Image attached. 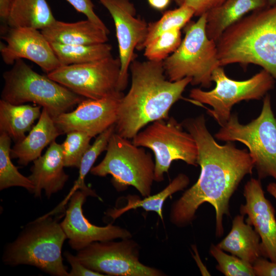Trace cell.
Instances as JSON below:
<instances>
[{"label":"cell","mask_w":276,"mask_h":276,"mask_svg":"<svg viewBox=\"0 0 276 276\" xmlns=\"http://www.w3.org/2000/svg\"><path fill=\"white\" fill-rule=\"evenodd\" d=\"M181 123L196 142L201 171L196 182L173 203L170 221L178 227L188 225L198 208L208 202L215 210V234L221 237L223 218L230 215V199L243 178L252 174L254 162L248 150L237 148L233 142L219 144L209 130L203 114Z\"/></svg>","instance_id":"6da1fadb"},{"label":"cell","mask_w":276,"mask_h":276,"mask_svg":"<svg viewBox=\"0 0 276 276\" xmlns=\"http://www.w3.org/2000/svg\"><path fill=\"white\" fill-rule=\"evenodd\" d=\"M129 70L131 86L119 105L115 132L132 139L149 123L169 118L171 107L181 98L192 79L186 77L170 81L166 76L163 61L142 62L135 59Z\"/></svg>","instance_id":"7a4b0ae2"},{"label":"cell","mask_w":276,"mask_h":276,"mask_svg":"<svg viewBox=\"0 0 276 276\" xmlns=\"http://www.w3.org/2000/svg\"><path fill=\"white\" fill-rule=\"evenodd\" d=\"M220 65L261 66L276 80V3L229 27L216 42Z\"/></svg>","instance_id":"3957f363"},{"label":"cell","mask_w":276,"mask_h":276,"mask_svg":"<svg viewBox=\"0 0 276 276\" xmlns=\"http://www.w3.org/2000/svg\"><path fill=\"white\" fill-rule=\"evenodd\" d=\"M59 217H40L29 223L8 244L2 259L7 265H28L54 276H69L61 254L67 237Z\"/></svg>","instance_id":"277c9868"},{"label":"cell","mask_w":276,"mask_h":276,"mask_svg":"<svg viewBox=\"0 0 276 276\" xmlns=\"http://www.w3.org/2000/svg\"><path fill=\"white\" fill-rule=\"evenodd\" d=\"M1 99L15 105L32 102L45 108L53 119L70 111L86 99L34 71L22 59L3 74Z\"/></svg>","instance_id":"5b68a950"},{"label":"cell","mask_w":276,"mask_h":276,"mask_svg":"<svg viewBox=\"0 0 276 276\" xmlns=\"http://www.w3.org/2000/svg\"><path fill=\"white\" fill-rule=\"evenodd\" d=\"M206 13L185 26V37L177 50L163 61L166 76L171 81L186 77L191 84L209 88L212 75L220 65L216 42L206 33Z\"/></svg>","instance_id":"8992f818"},{"label":"cell","mask_w":276,"mask_h":276,"mask_svg":"<svg viewBox=\"0 0 276 276\" xmlns=\"http://www.w3.org/2000/svg\"><path fill=\"white\" fill-rule=\"evenodd\" d=\"M214 137L221 141L243 144L254 162L258 179L271 177L276 180V117L269 94L264 97L258 117L243 124L237 113H232Z\"/></svg>","instance_id":"52a82bcc"},{"label":"cell","mask_w":276,"mask_h":276,"mask_svg":"<svg viewBox=\"0 0 276 276\" xmlns=\"http://www.w3.org/2000/svg\"><path fill=\"white\" fill-rule=\"evenodd\" d=\"M116 132L110 136L103 160L90 170L94 175L112 176L118 191L134 187L144 197L151 194L155 162L150 153Z\"/></svg>","instance_id":"ba28073f"},{"label":"cell","mask_w":276,"mask_h":276,"mask_svg":"<svg viewBox=\"0 0 276 276\" xmlns=\"http://www.w3.org/2000/svg\"><path fill=\"white\" fill-rule=\"evenodd\" d=\"M136 146L150 149L154 154V181L164 179L173 161L181 160L198 166V150L192 135L174 118L155 121L132 139Z\"/></svg>","instance_id":"9c48e42d"},{"label":"cell","mask_w":276,"mask_h":276,"mask_svg":"<svg viewBox=\"0 0 276 276\" xmlns=\"http://www.w3.org/2000/svg\"><path fill=\"white\" fill-rule=\"evenodd\" d=\"M212 80L216 84L212 90L193 88L189 97L196 103L211 106L208 114L221 127L229 120L234 105L242 101L260 100L273 88L275 80L263 69L247 80H235L227 76L222 66H219L213 71Z\"/></svg>","instance_id":"30bf717a"},{"label":"cell","mask_w":276,"mask_h":276,"mask_svg":"<svg viewBox=\"0 0 276 276\" xmlns=\"http://www.w3.org/2000/svg\"><path fill=\"white\" fill-rule=\"evenodd\" d=\"M137 243L130 238L119 242H94L77 251L79 261L87 268L109 275L162 276L161 270L139 260Z\"/></svg>","instance_id":"8fae6325"},{"label":"cell","mask_w":276,"mask_h":276,"mask_svg":"<svg viewBox=\"0 0 276 276\" xmlns=\"http://www.w3.org/2000/svg\"><path fill=\"white\" fill-rule=\"evenodd\" d=\"M120 71L119 57L111 55L94 62L61 66L47 75L82 97L97 100L120 91Z\"/></svg>","instance_id":"7c38bea8"},{"label":"cell","mask_w":276,"mask_h":276,"mask_svg":"<svg viewBox=\"0 0 276 276\" xmlns=\"http://www.w3.org/2000/svg\"><path fill=\"white\" fill-rule=\"evenodd\" d=\"M98 1L106 8L114 21L121 61L118 89L123 91L127 86L130 65L135 59L134 50H139L144 42L148 24L135 17L136 9L129 0Z\"/></svg>","instance_id":"4fadbf2b"},{"label":"cell","mask_w":276,"mask_h":276,"mask_svg":"<svg viewBox=\"0 0 276 276\" xmlns=\"http://www.w3.org/2000/svg\"><path fill=\"white\" fill-rule=\"evenodd\" d=\"M70 195L71 197L61 225L73 249L79 251L94 242L131 238V234L125 228L111 224L98 226L85 217L82 205L87 197H98L95 191L90 188L78 189Z\"/></svg>","instance_id":"5bb4252c"},{"label":"cell","mask_w":276,"mask_h":276,"mask_svg":"<svg viewBox=\"0 0 276 276\" xmlns=\"http://www.w3.org/2000/svg\"><path fill=\"white\" fill-rule=\"evenodd\" d=\"M124 95L123 91H117L100 99H85L75 109L59 115L54 121L62 134L78 131L95 137L115 124Z\"/></svg>","instance_id":"9a60e30c"},{"label":"cell","mask_w":276,"mask_h":276,"mask_svg":"<svg viewBox=\"0 0 276 276\" xmlns=\"http://www.w3.org/2000/svg\"><path fill=\"white\" fill-rule=\"evenodd\" d=\"M1 43L3 61L13 65L16 60L26 59L38 65L48 74L61 65L49 41L39 30L29 27H8Z\"/></svg>","instance_id":"2e32d148"},{"label":"cell","mask_w":276,"mask_h":276,"mask_svg":"<svg viewBox=\"0 0 276 276\" xmlns=\"http://www.w3.org/2000/svg\"><path fill=\"white\" fill-rule=\"evenodd\" d=\"M245 203L241 205V215H247L245 222L253 226L261 240L262 257L276 262L275 210L264 195L261 180L251 178L244 186Z\"/></svg>","instance_id":"e0dca14e"},{"label":"cell","mask_w":276,"mask_h":276,"mask_svg":"<svg viewBox=\"0 0 276 276\" xmlns=\"http://www.w3.org/2000/svg\"><path fill=\"white\" fill-rule=\"evenodd\" d=\"M33 162L28 178L34 185L33 194L35 197H41L42 190L50 198L63 189L68 175L64 171L61 144L54 141L44 154Z\"/></svg>","instance_id":"ac0fdd59"},{"label":"cell","mask_w":276,"mask_h":276,"mask_svg":"<svg viewBox=\"0 0 276 276\" xmlns=\"http://www.w3.org/2000/svg\"><path fill=\"white\" fill-rule=\"evenodd\" d=\"M62 134L54 119L42 108L37 123L33 126L29 134L21 141L15 143L11 148V158L17 159L21 166H27L31 162L41 155L42 150Z\"/></svg>","instance_id":"d6986e66"},{"label":"cell","mask_w":276,"mask_h":276,"mask_svg":"<svg viewBox=\"0 0 276 276\" xmlns=\"http://www.w3.org/2000/svg\"><path fill=\"white\" fill-rule=\"evenodd\" d=\"M50 43L63 44H94L108 41V33L89 19L75 22L56 20L41 30Z\"/></svg>","instance_id":"ffe728a7"},{"label":"cell","mask_w":276,"mask_h":276,"mask_svg":"<svg viewBox=\"0 0 276 276\" xmlns=\"http://www.w3.org/2000/svg\"><path fill=\"white\" fill-rule=\"evenodd\" d=\"M268 5V0H225L206 13L208 37L216 42L226 29L246 14Z\"/></svg>","instance_id":"44dd1931"},{"label":"cell","mask_w":276,"mask_h":276,"mask_svg":"<svg viewBox=\"0 0 276 276\" xmlns=\"http://www.w3.org/2000/svg\"><path fill=\"white\" fill-rule=\"evenodd\" d=\"M244 216L234 218L231 231L217 246L253 265L262 257L261 239L252 226L244 222Z\"/></svg>","instance_id":"7402d4cb"},{"label":"cell","mask_w":276,"mask_h":276,"mask_svg":"<svg viewBox=\"0 0 276 276\" xmlns=\"http://www.w3.org/2000/svg\"><path fill=\"white\" fill-rule=\"evenodd\" d=\"M41 106L10 103L0 100V133L8 135L15 143L22 140L35 121L39 119Z\"/></svg>","instance_id":"603a6c76"},{"label":"cell","mask_w":276,"mask_h":276,"mask_svg":"<svg viewBox=\"0 0 276 276\" xmlns=\"http://www.w3.org/2000/svg\"><path fill=\"white\" fill-rule=\"evenodd\" d=\"M55 21L46 0H14L7 25L42 30Z\"/></svg>","instance_id":"cb8c5ba5"},{"label":"cell","mask_w":276,"mask_h":276,"mask_svg":"<svg viewBox=\"0 0 276 276\" xmlns=\"http://www.w3.org/2000/svg\"><path fill=\"white\" fill-rule=\"evenodd\" d=\"M189 182V177L183 173H180L159 193L146 197L143 199L135 195H128L126 197V205L120 209L111 210L108 214L115 219L130 210L142 208L146 211L155 212L163 221V207L164 202L174 193L186 188Z\"/></svg>","instance_id":"d4e9b609"},{"label":"cell","mask_w":276,"mask_h":276,"mask_svg":"<svg viewBox=\"0 0 276 276\" xmlns=\"http://www.w3.org/2000/svg\"><path fill=\"white\" fill-rule=\"evenodd\" d=\"M50 44L62 66L94 62L111 56L112 46L106 42L78 45Z\"/></svg>","instance_id":"484cf974"},{"label":"cell","mask_w":276,"mask_h":276,"mask_svg":"<svg viewBox=\"0 0 276 276\" xmlns=\"http://www.w3.org/2000/svg\"><path fill=\"white\" fill-rule=\"evenodd\" d=\"M11 140L7 134L0 133V190L20 187L33 193L34 187L32 181L21 174L12 162Z\"/></svg>","instance_id":"4316f807"},{"label":"cell","mask_w":276,"mask_h":276,"mask_svg":"<svg viewBox=\"0 0 276 276\" xmlns=\"http://www.w3.org/2000/svg\"><path fill=\"white\" fill-rule=\"evenodd\" d=\"M194 15L193 9L184 6L165 12L159 20L148 24L146 37L139 51L145 49L148 44L163 33L173 28L181 29Z\"/></svg>","instance_id":"83f0119b"},{"label":"cell","mask_w":276,"mask_h":276,"mask_svg":"<svg viewBox=\"0 0 276 276\" xmlns=\"http://www.w3.org/2000/svg\"><path fill=\"white\" fill-rule=\"evenodd\" d=\"M115 132V124L111 126L103 132L99 134L93 144L89 146L84 154L79 167V176L75 182L71 193L78 189L89 188L85 183V178L87 173L93 167L95 161L104 150H106L111 135Z\"/></svg>","instance_id":"f1b7e54d"},{"label":"cell","mask_w":276,"mask_h":276,"mask_svg":"<svg viewBox=\"0 0 276 276\" xmlns=\"http://www.w3.org/2000/svg\"><path fill=\"white\" fill-rule=\"evenodd\" d=\"M181 41L180 29H172L148 44L144 49V55L148 60L164 61L177 50Z\"/></svg>","instance_id":"f546056e"},{"label":"cell","mask_w":276,"mask_h":276,"mask_svg":"<svg viewBox=\"0 0 276 276\" xmlns=\"http://www.w3.org/2000/svg\"><path fill=\"white\" fill-rule=\"evenodd\" d=\"M91 138L81 131H73L66 133L61 144L64 167L79 168L82 158L90 146Z\"/></svg>","instance_id":"4dcf8cb0"},{"label":"cell","mask_w":276,"mask_h":276,"mask_svg":"<svg viewBox=\"0 0 276 276\" xmlns=\"http://www.w3.org/2000/svg\"><path fill=\"white\" fill-rule=\"evenodd\" d=\"M210 254L217 261L216 269L225 276H255L252 265L234 256L225 254L212 244Z\"/></svg>","instance_id":"1f68e13d"},{"label":"cell","mask_w":276,"mask_h":276,"mask_svg":"<svg viewBox=\"0 0 276 276\" xmlns=\"http://www.w3.org/2000/svg\"><path fill=\"white\" fill-rule=\"evenodd\" d=\"M179 6H187L194 12V16H200L220 6L225 0H174Z\"/></svg>","instance_id":"d6a6232c"},{"label":"cell","mask_w":276,"mask_h":276,"mask_svg":"<svg viewBox=\"0 0 276 276\" xmlns=\"http://www.w3.org/2000/svg\"><path fill=\"white\" fill-rule=\"evenodd\" d=\"M78 12L84 14L87 18L95 23L108 34L106 25L94 11V5L91 0H66Z\"/></svg>","instance_id":"836d02e7"},{"label":"cell","mask_w":276,"mask_h":276,"mask_svg":"<svg viewBox=\"0 0 276 276\" xmlns=\"http://www.w3.org/2000/svg\"><path fill=\"white\" fill-rule=\"evenodd\" d=\"M64 256L71 267L69 276H101L105 275L97 271L93 270L81 263L76 256L68 251L64 252Z\"/></svg>","instance_id":"e575fe53"},{"label":"cell","mask_w":276,"mask_h":276,"mask_svg":"<svg viewBox=\"0 0 276 276\" xmlns=\"http://www.w3.org/2000/svg\"><path fill=\"white\" fill-rule=\"evenodd\" d=\"M256 275L276 276V262L260 257L252 265Z\"/></svg>","instance_id":"d590c367"},{"label":"cell","mask_w":276,"mask_h":276,"mask_svg":"<svg viewBox=\"0 0 276 276\" xmlns=\"http://www.w3.org/2000/svg\"><path fill=\"white\" fill-rule=\"evenodd\" d=\"M14 0H0V18L7 25L11 7Z\"/></svg>","instance_id":"8d00e7d4"},{"label":"cell","mask_w":276,"mask_h":276,"mask_svg":"<svg viewBox=\"0 0 276 276\" xmlns=\"http://www.w3.org/2000/svg\"><path fill=\"white\" fill-rule=\"evenodd\" d=\"M171 0H148L151 7L157 10H163L169 5Z\"/></svg>","instance_id":"74e56055"},{"label":"cell","mask_w":276,"mask_h":276,"mask_svg":"<svg viewBox=\"0 0 276 276\" xmlns=\"http://www.w3.org/2000/svg\"><path fill=\"white\" fill-rule=\"evenodd\" d=\"M267 191L276 200V183H269L267 187Z\"/></svg>","instance_id":"f35d334b"},{"label":"cell","mask_w":276,"mask_h":276,"mask_svg":"<svg viewBox=\"0 0 276 276\" xmlns=\"http://www.w3.org/2000/svg\"><path fill=\"white\" fill-rule=\"evenodd\" d=\"M268 5H272L276 3V0H268Z\"/></svg>","instance_id":"ab89813d"}]
</instances>
